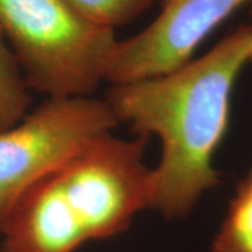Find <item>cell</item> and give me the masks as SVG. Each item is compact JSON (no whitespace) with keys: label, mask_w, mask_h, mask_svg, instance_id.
<instances>
[{"label":"cell","mask_w":252,"mask_h":252,"mask_svg":"<svg viewBox=\"0 0 252 252\" xmlns=\"http://www.w3.org/2000/svg\"><path fill=\"white\" fill-rule=\"evenodd\" d=\"M252 63V26L244 24L198 59L149 79L111 84L105 99L136 136H157L150 209L168 220L188 216L221 182L215 154L223 142L238 74Z\"/></svg>","instance_id":"6da1fadb"},{"label":"cell","mask_w":252,"mask_h":252,"mask_svg":"<svg viewBox=\"0 0 252 252\" xmlns=\"http://www.w3.org/2000/svg\"><path fill=\"white\" fill-rule=\"evenodd\" d=\"M149 137L101 136L69 156L18 199L0 224L7 252H77L125 233L150 209Z\"/></svg>","instance_id":"7a4b0ae2"},{"label":"cell","mask_w":252,"mask_h":252,"mask_svg":"<svg viewBox=\"0 0 252 252\" xmlns=\"http://www.w3.org/2000/svg\"><path fill=\"white\" fill-rule=\"evenodd\" d=\"M0 31L28 89L46 98L94 95L119 42L66 0H0Z\"/></svg>","instance_id":"3957f363"},{"label":"cell","mask_w":252,"mask_h":252,"mask_svg":"<svg viewBox=\"0 0 252 252\" xmlns=\"http://www.w3.org/2000/svg\"><path fill=\"white\" fill-rule=\"evenodd\" d=\"M121 125L107 99L46 98L0 132V224L34 184L101 136Z\"/></svg>","instance_id":"277c9868"},{"label":"cell","mask_w":252,"mask_h":252,"mask_svg":"<svg viewBox=\"0 0 252 252\" xmlns=\"http://www.w3.org/2000/svg\"><path fill=\"white\" fill-rule=\"evenodd\" d=\"M248 1L161 0L160 13L147 27L118 42L107 81L149 79L184 66L205 38Z\"/></svg>","instance_id":"5b68a950"},{"label":"cell","mask_w":252,"mask_h":252,"mask_svg":"<svg viewBox=\"0 0 252 252\" xmlns=\"http://www.w3.org/2000/svg\"><path fill=\"white\" fill-rule=\"evenodd\" d=\"M212 252H252V168L238 182Z\"/></svg>","instance_id":"8992f818"},{"label":"cell","mask_w":252,"mask_h":252,"mask_svg":"<svg viewBox=\"0 0 252 252\" xmlns=\"http://www.w3.org/2000/svg\"><path fill=\"white\" fill-rule=\"evenodd\" d=\"M31 95L16 56L0 31V132L28 114Z\"/></svg>","instance_id":"52a82bcc"},{"label":"cell","mask_w":252,"mask_h":252,"mask_svg":"<svg viewBox=\"0 0 252 252\" xmlns=\"http://www.w3.org/2000/svg\"><path fill=\"white\" fill-rule=\"evenodd\" d=\"M86 18L102 27L117 30L143 14L154 0H66Z\"/></svg>","instance_id":"ba28073f"},{"label":"cell","mask_w":252,"mask_h":252,"mask_svg":"<svg viewBox=\"0 0 252 252\" xmlns=\"http://www.w3.org/2000/svg\"><path fill=\"white\" fill-rule=\"evenodd\" d=\"M0 252H7V251H4V250H1V248H0Z\"/></svg>","instance_id":"9c48e42d"},{"label":"cell","mask_w":252,"mask_h":252,"mask_svg":"<svg viewBox=\"0 0 252 252\" xmlns=\"http://www.w3.org/2000/svg\"><path fill=\"white\" fill-rule=\"evenodd\" d=\"M251 14H252V9H251Z\"/></svg>","instance_id":"30bf717a"}]
</instances>
